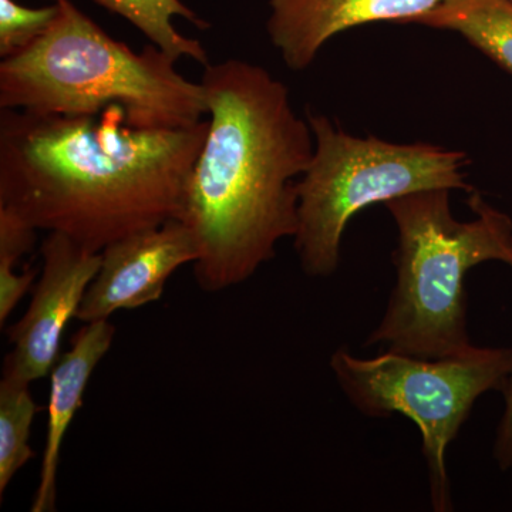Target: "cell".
Returning a JSON list of instances; mask_svg holds the SVG:
<instances>
[{"instance_id":"cell-1","label":"cell","mask_w":512,"mask_h":512,"mask_svg":"<svg viewBox=\"0 0 512 512\" xmlns=\"http://www.w3.org/2000/svg\"><path fill=\"white\" fill-rule=\"evenodd\" d=\"M207 133L208 120L141 130L116 104L84 116L2 110L0 208L100 254L178 220Z\"/></svg>"},{"instance_id":"cell-2","label":"cell","mask_w":512,"mask_h":512,"mask_svg":"<svg viewBox=\"0 0 512 512\" xmlns=\"http://www.w3.org/2000/svg\"><path fill=\"white\" fill-rule=\"evenodd\" d=\"M208 133L178 221L198 248L195 282L217 293L244 284L298 231V178L315 140L284 83L247 60L204 67Z\"/></svg>"},{"instance_id":"cell-3","label":"cell","mask_w":512,"mask_h":512,"mask_svg":"<svg viewBox=\"0 0 512 512\" xmlns=\"http://www.w3.org/2000/svg\"><path fill=\"white\" fill-rule=\"evenodd\" d=\"M59 15L28 49L0 62V109L84 116L123 107L141 130H180L207 114L201 83L150 45L134 52L77 8L57 0Z\"/></svg>"},{"instance_id":"cell-4","label":"cell","mask_w":512,"mask_h":512,"mask_svg":"<svg viewBox=\"0 0 512 512\" xmlns=\"http://www.w3.org/2000/svg\"><path fill=\"white\" fill-rule=\"evenodd\" d=\"M476 218L461 222L450 190L413 192L386 202L399 231L394 252L397 284L367 345L424 359L471 348L467 332L466 276L488 261L510 264L512 221L476 191L468 198Z\"/></svg>"},{"instance_id":"cell-5","label":"cell","mask_w":512,"mask_h":512,"mask_svg":"<svg viewBox=\"0 0 512 512\" xmlns=\"http://www.w3.org/2000/svg\"><path fill=\"white\" fill-rule=\"evenodd\" d=\"M315 150L299 178L295 248L303 272L325 278L339 268L343 232L373 204L429 190L474 192L464 151L426 143L394 144L346 133L323 114L308 111Z\"/></svg>"},{"instance_id":"cell-6","label":"cell","mask_w":512,"mask_h":512,"mask_svg":"<svg viewBox=\"0 0 512 512\" xmlns=\"http://www.w3.org/2000/svg\"><path fill=\"white\" fill-rule=\"evenodd\" d=\"M339 386L370 417L402 414L417 424L429 467L431 507L453 510L446 451L478 397L507 389L512 349L471 346L458 355L424 359L387 352L359 359L339 349L330 359Z\"/></svg>"},{"instance_id":"cell-7","label":"cell","mask_w":512,"mask_h":512,"mask_svg":"<svg viewBox=\"0 0 512 512\" xmlns=\"http://www.w3.org/2000/svg\"><path fill=\"white\" fill-rule=\"evenodd\" d=\"M40 255L39 281L28 311L8 330L12 350L3 363V377L28 384L50 376L64 332L77 319L101 262V252L89 251L59 232H47Z\"/></svg>"},{"instance_id":"cell-8","label":"cell","mask_w":512,"mask_h":512,"mask_svg":"<svg viewBox=\"0 0 512 512\" xmlns=\"http://www.w3.org/2000/svg\"><path fill=\"white\" fill-rule=\"evenodd\" d=\"M197 256L190 229L178 220L113 242L101 251L99 271L77 319L83 323L109 320L116 312L160 301L168 279L181 266L194 264Z\"/></svg>"},{"instance_id":"cell-9","label":"cell","mask_w":512,"mask_h":512,"mask_svg":"<svg viewBox=\"0 0 512 512\" xmlns=\"http://www.w3.org/2000/svg\"><path fill=\"white\" fill-rule=\"evenodd\" d=\"M444 0H269V39L288 69H308L333 36L373 22L416 23Z\"/></svg>"},{"instance_id":"cell-10","label":"cell","mask_w":512,"mask_h":512,"mask_svg":"<svg viewBox=\"0 0 512 512\" xmlns=\"http://www.w3.org/2000/svg\"><path fill=\"white\" fill-rule=\"evenodd\" d=\"M116 328L110 320L84 323L70 340V348L60 353L50 372V393L47 403V430L39 484L33 498L32 512L56 510L57 471L60 451L70 424L83 406V396L94 370L110 352Z\"/></svg>"},{"instance_id":"cell-11","label":"cell","mask_w":512,"mask_h":512,"mask_svg":"<svg viewBox=\"0 0 512 512\" xmlns=\"http://www.w3.org/2000/svg\"><path fill=\"white\" fill-rule=\"evenodd\" d=\"M416 23L460 33L512 74V0H444Z\"/></svg>"},{"instance_id":"cell-12","label":"cell","mask_w":512,"mask_h":512,"mask_svg":"<svg viewBox=\"0 0 512 512\" xmlns=\"http://www.w3.org/2000/svg\"><path fill=\"white\" fill-rule=\"evenodd\" d=\"M114 15L130 22L150 40L173 59L190 57L194 62L207 67L211 64L207 50L198 40L190 39L175 29L173 19L183 18L195 28L210 29V23L200 18L194 10L184 5L181 0H90Z\"/></svg>"},{"instance_id":"cell-13","label":"cell","mask_w":512,"mask_h":512,"mask_svg":"<svg viewBox=\"0 0 512 512\" xmlns=\"http://www.w3.org/2000/svg\"><path fill=\"white\" fill-rule=\"evenodd\" d=\"M42 410L30 392V384L0 380V495L16 474L35 458L30 447L33 420Z\"/></svg>"},{"instance_id":"cell-14","label":"cell","mask_w":512,"mask_h":512,"mask_svg":"<svg viewBox=\"0 0 512 512\" xmlns=\"http://www.w3.org/2000/svg\"><path fill=\"white\" fill-rule=\"evenodd\" d=\"M59 15V3L26 8L16 0H0V57L18 55L45 35Z\"/></svg>"},{"instance_id":"cell-15","label":"cell","mask_w":512,"mask_h":512,"mask_svg":"<svg viewBox=\"0 0 512 512\" xmlns=\"http://www.w3.org/2000/svg\"><path fill=\"white\" fill-rule=\"evenodd\" d=\"M16 265L18 264L15 262L0 259V325L2 328L19 302L25 298L37 275V271L32 268L18 274L15 271Z\"/></svg>"},{"instance_id":"cell-16","label":"cell","mask_w":512,"mask_h":512,"mask_svg":"<svg viewBox=\"0 0 512 512\" xmlns=\"http://www.w3.org/2000/svg\"><path fill=\"white\" fill-rule=\"evenodd\" d=\"M512 268V259L510 264ZM505 412L498 426L497 439H495L494 457L498 466L503 470L512 467V373L505 389Z\"/></svg>"},{"instance_id":"cell-17","label":"cell","mask_w":512,"mask_h":512,"mask_svg":"<svg viewBox=\"0 0 512 512\" xmlns=\"http://www.w3.org/2000/svg\"><path fill=\"white\" fill-rule=\"evenodd\" d=\"M53 2H57V0H53Z\"/></svg>"}]
</instances>
